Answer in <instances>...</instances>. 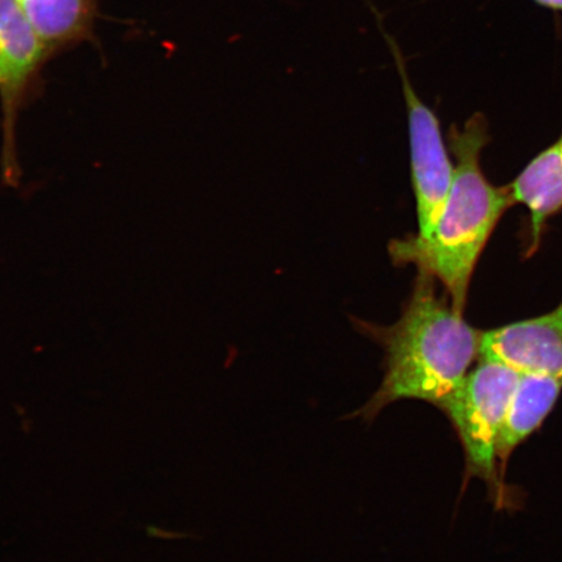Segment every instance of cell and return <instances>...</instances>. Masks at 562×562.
<instances>
[{
	"label": "cell",
	"instance_id": "obj_4",
	"mask_svg": "<svg viewBox=\"0 0 562 562\" xmlns=\"http://www.w3.org/2000/svg\"><path fill=\"white\" fill-rule=\"evenodd\" d=\"M52 58L18 0H0V171L7 187L18 188L21 180L16 144L20 112L40 94L42 72Z\"/></svg>",
	"mask_w": 562,
	"mask_h": 562
},
{
	"label": "cell",
	"instance_id": "obj_2",
	"mask_svg": "<svg viewBox=\"0 0 562 562\" xmlns=\"http://www.w3.org/2000/svg\"><path fill=\"white\" fill-rule=\"evenodd\" d=\"M488 140L487 122L480 114L462 128L452 126L453 182L437 226L426 238L411 235L389 246L393 263L416 266L417 271L440 281L454 311L461 314L484 246L505 210L516 203L510 187L492 186L482 171L481 154Z\"/></svg>",
	"mask_w": 562,
	"mask_h": 562
},
{
	"label": "cell",
	"instance_id": "obj_11",
	"mask_svg": "<svg viewBox=\"0 0 562 562\" xmlns=\"http://www.w3.org/2000/svg\"><path fill=\"white\" fill-rule=\"evenodd\" d=\"M18 2H20V0H18Z\"/></svg>",
	"mask_w": 562,
	"mask_h": 562
},
{
	"label": "cell",
	"instance_id": "obj_7",
	"mask_svg": "<svg viewBox=\"0 0 562 562\" xmlns=\"http://www.w3.org/2000/svg\"><path fill=\"white\" fill-rule=\"evenodd\" d=\"M561 391L559 379L540 374L519 376L497 440V461L502 470L512 453L544 424L558 404Z\"/></svg>",
	"mask_w": 562,
	"mask_h": 562
},
{
	"label": "cell",
	"instance_id": "obj_1",
	"mask_svg": "<svg viewBox=\"0 0 562 562\" xmlns=\"http://www.w3.org/2000/svg\"><path fill=\"white\" fill-rule=\"evenodd\" d=\"M437 279L418 271L402 316L391 326L356 319L360 333L384 351V375L378 391L355 417L372 420L400 400L440 407L465 381L480 358L482 333L437 293Z\"/></svg>",
	"mask_w": 562,
	"mask_h": 562
},
{
	"label": "cell",
	"instance_id": "obj_6",
	"mask_svg": "<svg viewBox=\"0 0 562 562\" xmlns=\"http://www.w3.org/2000/svg\"><path fill=\"white\" fill-rule=\"evenodd\" d=\"M481 360L562 382V302L551 313L482 333Z\"/></svg>",
	"mask_w": 562,
	"mask_h": 562
},
{
	"label": "cell",
	"instance_id": "obj_9",
	"mask_svg": "<svg viewBox=\"0 0 562 562\" xmlns=\"http://www.w3.org/2000/svg\"><path fill=\"white\" fill-rule=\"evenodd\" d=\"M19 3L53 56L94 38L97 0H20Z\"/></svg>",
	"mask_w": 562,
	"mask_h": 562
},
{
	"label": "cell",
	"instance_id": "obj_8",
	"mask_svg": "<svg viewBox=\"0 0 562 562\" xmlns=\"http://www.w3.org/2000/svg\"><path fill=\"white\" fill-rule=\"evenodd\" d=\"M510 188L515 202L530 211L531 256L538 249L548 217L562 209V135L527 165Z\"/></svg>",
	"mask_w": 562,
	"mask_h": 562
},
{
	"label": "cell",
	"instance_id": "obj_3",
	"mask_svg": "<svg viewBox=\"0 0 562 562\" xmlns=\"http://www.w3.org/2000/svg\"><path fill=\"white\" fill-rule=\"evenodd\" d=\"M518 371L481 360L439 409L456 430L467 461V477H480L503 497L497 440L505 413L519 381Z\"/></svg>",
	"mask_w": 562,
	"mask_h": 562
},
{
	"label": "cell",
	"instance_id": "obj_5",
	"mask_svg": "<svg viewBox=\"0 0 562 562\" xmlns=\"http://www.w3.org/2000/svg\"><path fill=\"white\" fill-rule=\"evenodd\" d=\"M367 4L375 18L379 32L390 48L402 80L407 123H409L412 182L417 203L416 236L426 238L432 234L445 210L453 182L454 166L448 157L437 114L420 100L412 86L402 47L385 30L383 15L374 2L367 0Z\"/></svg>",
	"mask_w": 562,
	"mask_h": 562
},
{
	"label": "cell",
	"instance_id": "obj_10",
	"mask_svg": "<svg viewBox=\"0 0 562 562\" xmlns=\"http://www.w3.org/2000/svg\"><path fill=\"white\" fill-rule=\"evenodd\" d=\"M536 2L540 5L547 7V9L562 11V0H536Z\"/></svg>",
	"mask_w": 562,
	"mask_h": 562
}]
</instances>
